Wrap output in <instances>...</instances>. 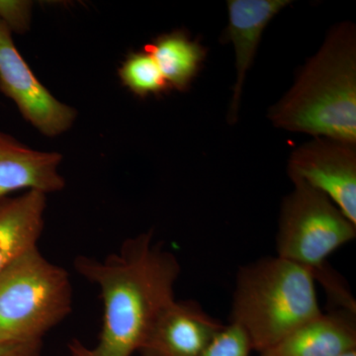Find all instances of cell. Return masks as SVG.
I'll return each instance as SVG.
<instances>
[{"label": "cell", "mask_w": 356, "mask_h": 356, "mask_svg": "<svg viewBox=\"0 0 356 356\" xmlns=\"http://www.w3.org/2000/svg\"><path fill=\"white\" fill-rule=\"evenodd\" d=\"M77 273L97 285L103 303L102 332L88 348L67 343L70 356H132L138 353L159 313L175 301L181 273L177 255L154 242L153 229L128 238L103 261L79 255Z\"/></svg>", "instance_id": "6da1fadb"}, {"label": "cell", "mask_w": 356, "mask_h": 356, "mask_svg": "<svg viewBox=\"0 0 356 356\" xmlns=\"http://www.w3.org/2000/svg\"><path fill=\"white\" fill-rule=\"evenodd\" d=\"M276 128L356 145V28L343 21L268 111Z\"/></svg>", "instance_id": "7a4b0ae2"}, {"label": "cell", "mask_w": 356, "mask_h": 356, "mask_svg": "<svg viewBox=\"0 0 356 356\" xmlns=\"http://www.w3.org/2000/svg\"><path fill=\"white\" fill-rule=\"evenodd\" d=\"M310 269L278 257L240 267L231 323L242 327L254 351L264 353L322 314Z\"/></svg>", "instance_id": "3957f363"}, {"label": "cell", "mask_w": 356, "mask_h": 356, "mask_svg": "<svg viewBox=\"0 0 356 356\" xmlns=\"http://www.w3.org/2000/svg\"><path fill=\"white\" fill-rule=\"evenodd\" d=\"M72 310L69 273L48 261L37 245L0 271V341L43 343Z\"/></svg>", "instance_id": "277c9868"}, {"label": "cell", "mask_w": 356, "mask_h": 356, "mask_svg": "<svg viewBox=\"0 0 356 356\" xmlns=\"http://www.w3.org/2000/svg\"><path fill=\"white\" fill-rule=\"evenodd\" d=\"M293 191L281 204L276 252L278 257L310 269L325 270L327 257L355 240L356 225L318 189L291 180Z\"/></svg>", "instance_id": "5b68a950"}, {"label": "cell", "mask_w": 356, "mask_h": 356, "mask_svg": "<svg viewBox=\"0 0 356 356\" xmlns=\"http://www.w3.org/2000/svg\"><path fill=\"white\" fill-rule=\"evenodd\" d=\"M0 91L10 98L28 123L46 137L69 131L76 110L51 95L16 48L13 32L0 20Z\"/></svg>", "instance_id": "8992f818"}, {"label": "cell", "mask_w": 356, "mask_h": 356, "mask_svg": "<svg viewBox=\"0 0 356 356\" xmlns=\"http://www.w3.org/2000/svg\"><path fill=\"white\" fill-rule=\"evenodd\" d=\"M287 172L325 194L356 225V145L315 138L292 152Z\"/></svg>", "instance_id": "52a82bcc"}, {"label": "cell", "mask_w": 356, "mask_h": 356, "mask_svg": "<svg viewBox=\"0 0 356 356\" xmlns=\"http://www.w3.org/2000/svg\"><path fill=\"white\" fill-rule=\"evenodd\" d=\"M224 325L197 302L175 300L159 313L138 353L140 356H199Z\"/></svg>", "instance_id": "ba28073f"}, {"label": "cell", "mask_w": 356, "mask_h": 356, "mask_svg": "<svg viewBox=\"0 0 356 356\" xmlns=\"http://www.w3.org/2000/svg\"><path fill=\"white\" fill-rule=\"evenodd\" d=\"M290 0H228V25L222 35L224 43L235 50L236 79L228 113L229 124H236L242 102L243 84L252 67L262 34L270 21L290 6Z\"/></svg>", "instance_id": "9c48e42d"}, {"label": "cell", "mask_w": 356, "mask_h": 356, "mask_svg": "<svg viewBox=\"0 0 356 356\" xmlns=\"http://www.w3.org/2000/svg\"><path fill=\"white\" fill-rule=\"evenodd\" d=\"M62 159L57 152L32 149L0 132V199L21 191L44 194L62 191L65 186L60 173Z\"/></svg>", "instance_id": "30bf717a"}, {"label": "cell", "mask_w": 356, "mask_h": 356, "mask_svg": "<svg viewBox=\"0 0 356 356\" xmlns=\"http://www.w3.org/2000/svg\"><path fill=\"white\" fill-rule=\"evenodd\" d=\"M356 350L355 311L320 314L261 356H339Z\"/></svg>", "instance_id": "8fae6325"}, {"label": "cell", "mask_w": 356, "mask_h": 356, "mask_svg": "<svg viewBox=\"0 0 356 356\" xmlns=\"http://www.w3.org/2000/svg\"><path fill=\"white\" fill-rule=\"evenodd\" d=\"M47 194L27 191L0 199V271L36 247L44 226Z\"/></svg>", "instance_id": "7c38bea8"}, {"label": "cell", "mask_w": 356, "mask_h": 356, "mask_svg": "<svg viewBox=\"0 0 356 356\" xmlns=\"http://www.w3.org/2000/svg\"><path fill=\"white\" fill-rule=\"evenodd\" d=\"M143 49L156 60L170 90L179 92L191 89L208 55L200 40L192 38L185 29L159 35Z\"/></svg>", "instance_id": "4fadbf2b"}, {"label": "cell", "mask_w": 356, "mask_h": 356, "mask_svg": "<svg viewBox=\"0 0 356 356\" xmlns=\"http://www.w3.org/2000/svg\"><path fill=\"white\" fill-rule=\"evenodd\" d=\"M118 74L122 84L142 99L170 90L156 60L144 49L129 53L119 67Z\"/></svg>", "instance_id": "5bb4252c"}, {"label": "cell", "mask_w": 356, "mask_h": 356, "mask_svg": "<svg viewBox=\"0 0 356 356\" xmlns=\"http://www.w3.org/2000/svg\"><path fill=\"white\" fill-rule=\"evenodd\" d=\"M254 348L248 334L238 325H224L199 356H250Z\"/></svg>", "instance_id": "9a60e30c"}, {"label": "cell", "mask_w": 356, "mask_h": 356, "mask_svg": "<svg viewBox=\"0 0 356 356\" xmlns=\"http://www.w3.org/2000/svg\"><path fill=\"white\" fill-rule=\"evenodd\" d=\"M31 2L0 0V20L11 32L27 31L31 22Z\"/></svg>", "instance_id": "2e32d148"}, {"label": "cell", "mask_w": 356, "mask_h": 356, "mask_svg": "<svg viewBox=\"0 0 356 356\" xmlns=\"http://www.w3.org/2000/svg\"><path fill=\"white\" fill-rule=\"evenodd\" d=\"M43 343H8L0 341V356H41Z\"/></svg>", "instance_id": "e0dca14e"}, {"label": "cell", "mask_w": 356, "mask_h": 356, "mask_svg": "<svg viewBox=\"0 0 356 356\" xmlns=\"http://www.w3.org/2000/svg\"><path fill=\"white\" fill-rule=\"evenodd\" d=\"M339 356H356V350L348 351V353H343Z\"/></svg>", "instance_id": "ac0fdd59"}]
</instances>
